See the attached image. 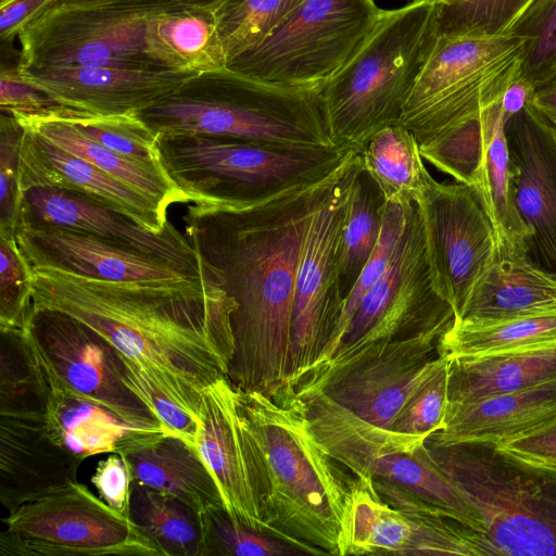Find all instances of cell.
<instances>
[{
  "instance_id": "6da1fadb",
  "label": "cell",
  "mask_w": 556,
  "mask_h": 556,
  "mask_svg": "<svg viewBox=\"0 0 556 556\" xmlns=\"http://www.w3.org/2000/svg\"><path fill=\"white\" fill-rule=\"evenodd\" d=\"M334 172L248 207L194 203L182 216L186 237L236 302L228 379L241 391L274 396L291 389L299 261L309 219Z\"/></svg>"
},
{
  "instance_id": "7a4b0ae2",
  "label": "cell",
  "mask_w": 556,
  "mask_h": 556,
  "mask_svg": "<svg viewBox=\"0 0 556 556\" xmlns=\"http://www.w3.org/2000/svg\"><path fill=\"white\" fill-rule=\"evenodd\" d=\"M33 307L91 327L199 420L203 390L228 377L236 302L211 274L180 283L108 281L33 268Z\"/></svg>"
},
{
  "instance_id": "3957f363",
  "label": "cell",
  "mask_w": 556,
  "mask_h": 556,
  "mask_svg": "<svg viewBox=\"0 0 556 556\" xmlns=\"http://www.w3.org/2000/svg\"><path fill=\"white\" fill-rule=\"evenodd\" d=\"M237 399L262 521L305 555L340 556L351 479L318 442L304 402L295 390L268 396L237 389Z\"/></svg>"
},
{
  "instance_id": "277c9868",
  "label": "cell",
  "mask_w": 556,
  "mask_h": 556,
  "mask_svg": "<svg viewBox=\"0 0 556 556\" xmlns=\"http://www.w3.org/2000/svg\"><path fill=\"white\" fill-rule=\"evenodd\" d=\"M137 115L155 136L193 134L337 146L327 127L319 89L270 84L228 66L192 76Z\"/></svg>"
},
{
  "instance_id": "5b68a950",
  "label": "cell",
  "mask_w": 556,
  "mask_h": 556,
  "mask_svg": "<svg viewBox=\"0 0 556 556\" xmlns=\"http://www.w3.org/2000/svg\"><path fill=\"white\" fill-rule=\"evenodd\" d=\"M435 5L413 1L382 10L364 45L319 89L327 127L337 146L362 150L378 130L400 123L438 37Z\"/></svg>"
},
{
  "instance_id": "8992f818",
  "label": "cell",
  "mask_w": 556,
  "mask_h": 556,
  "mask_svg": "<svg viewBox=\"0 0 556 556\" xmlns=\"http://www.w3.org/2000/svg\"><path fill=\"white\" fill-rule=\"evenodd\" d=\"M169 179L195 204L242 208L331 175L354 148L156 135Z\"/></svg>"
},
{
  "instance_id": "52a82bcc",
  "label": "cell",
  "mask_w": 556,
  "mask_h": 556,
  "mask_svg": "<svg viewBox=\"0 0 556 556\" xmlns=\"http://www.w3.org/2000/svg\"><path fill=\"white\" fill-rule=\"evenodd\" d=\"M315 437L328 455L356 479L383 481L445 516L483 533V517L433 457L427 438L374 425L319 389H295Z\"/></svg>"
},
{
  "instance_id": "ba28073f",
  "label": "cell",
  "mask_w": 556,
  "mask_h": 556,
  "mask_svg": "<svg viewBox=\"0 0 556 556\" xmlns=\"http://www.w3.org/2000/svg\"><path fill=\"white\" fill-rule=\"evenodd\" d=\"M429 448L479 508L491 556L556 555V470L513 458L494 444Z\"/></svg>"
},
{
  "instance_id": "9c48e42d",
  "label": "cell",
  "mask_w": 556,
  "mask_h": 556,
  "mask_svg": "<svg viewBox=\"0 0 556 556\" xmlns=\"http://www.w3.org/2000/svg\"><path fill=\"white\" fill-rule=\"evenodd\" d=\"M526 38L438 36L400 123L419 146L478 117L521 74Z\"/></svg>"
},
{
  "instance_id": "30bf717a",
  "label": "cell",
  "mask_w": 556,
  "mask_h": 556,
  "mask_svg": "<svg viewBox=\"0 0 556 556\" xmlns=\"http://www.w3.org/2000/svg\"><path fill=\"white\" fill-rule=\"evenodd\" d=\"M381 13L375 0H304L227 66L270 84L318 90L364 45Z\"/></svg>"
},
{
  "instance_id": "8fae6325",
  "label": "cell",
  "mask_w": 556,
  "mask_h": 556,
  "mask_svg": "<svg viewBox=\"0 0 556 556\" xmlns=\"http://www.w3.org/2000/svg\"><path fill=\"white\" fill-rule=\"evenodd\" d=\"M363 169L354 149L336 169L308 223L295 280L291 321V374L296 388L329 345L342 316L340 283L343 230L353 182Z\"/></svg>"
},
{
  "instance_id": "7c38bea8",
  "label": "cell",
  "mask_w": 556,
  "mask_h": 556,
  "mask_svg": "<svg viewBox=\"0 0 556 556\" xmlns=\"http://www.w3.org/2000/svg\"><path fill=\"white\" fill-rule=\"evenodd\" d=\"M2 522V556H162L129 516L78 481L22 504Z\"/></svg>"
},
{
  "instance_id": "4fadbf2b",
  "label": "cell",
  "mask_w": 556,
  "mask_h": 556,
  "mask_svg": "<svg viewBox=\"0 0 556 556\" xmlns=\"http://www.w3.org/2000/svg\"><path fill=\"white\" fill-rule=\"evenodd\" d=\"M454 321L452 305L435 288L422 218L413 203L389 267L362 299L327 362L432 329H450Z\"/></svg>"
},
{
  "instance_id": "5bb4252c",
  "label": "cell",
  "mask_w": 556,
  "mask_h": 556,
  "mask_svg": "<svg viewBox=\"0 0 556 556\" xmlns=\"http://www.w3.org/2000/svg\"><path fill=\"white\" fill-rule=\"evenodd\" d=\"M156 12L50 5L18 33L17 66L166 70L151 38V20Z\"/></svg>"
},
{
  "instance_id": "9a60e30c",
  "label": "cell",
  "mask_w": 556,
  "mask_h": 556,
  "mask_svg": "<svg viewBox=\"0 0 556 556\" xmlns=\"http://www.w3.org/2000/svg\"><path fill=\"white\" fill-rule=\"evenodd\" d=\"M491 556L481 532L383 481L350 480L340 556Z\"/></svg>"
},
{
  "instance_id": "2e32d148",
  "label": "cell",
  "mask_w": 556,
  "mask_h": 556,
  "mask_svg": "<svg viewBox=\"0 0 556 556\" xmlns=\"http://www.w3.org/2000/svg\"><path fill=\"white\" fill-rule=\"evenodd\" d=\"M23 333L54 386L101 406L132 428L166 432L124 383L122 354L91 327L64 312L31 306Z\"/></svg>"
},
{
  "instance_id": "e0dca14e",
  "label": "cell",
  "mask_w": 556,
  "mask_h": 556,
  "mask_svg": "<svg viewBox=\"0 0 556 556\" xmlns=\"http://www.w3.org/2000/svg\"><path fill=\"white\" fill-rule=\"evenodd\" d=\"M448 329H432L376 345L309 371L295 389H319L361 418L390 428L433 368Z\"/></svg>"
},
{
  "instance_id": "ac0fdd59",
  "label": "cell",
  "mask_w": 556,
  "mask_h": 556,
  "mask_svg": "<svg viewBox=\"0 0 556 556\" xmlns=\"http://www.w3.org/2000/svg\"><path fill=\"white\" fill-rule=\"evenodd\" d=\"M416 204L435 288L456 319L493 261V222L478 190L456 180L440 182L431 176Z\"/></svg>"
},
{
  "instance_id": "d6986e66",
  "label": "cell",
  "mask_w": 556,
  "mask_h": 556,
  "mask_svg": "<svg viewBox=\"0 0 556 556\" xmlns=\"http://www.w3.org/2000/svg\"><path fill=\"white\" fill-rule=\"evenodd\" d=\"M17 245L30 268L49 267L108 281L180 283L211 274L150 255L131 245L58 226H18Z\"/></svg>"
},
{
  "instance_id": "ffe728a7",
  "label": "cell",
  "mask_w": 556,
  "mask_h": 556,
  "mask_svg": "<svg viewBox=\"0 0 556 556\" xmlns=\"http://www.w3.org/2000/svg\"><path fill=\"white\" fill-rule=\"evenodd\" d=\"M513 199L532 231L528 256L556 278V132L529 103L505 125Z\"/></svg>"
},
{
  "instance_id": "44dd1931",
  "label": "cell",
  "mask_w": 556,
  "mask_h": 556,
  "mask_svg": "<svg viewBox=\"0 0 556 556\" xmlns=\"http://www.w3.org/2000/svg\"><path fill=\"white\" fill-rule=\"evenodd\" d=\"M18 226L83 230L194 270L207 268L186 235L172 223L162 232H152L106 204L61 188L30 187L22 190Z\"/></svg>"
},
{
  "instance_id": "7402d4cb",
  "label": "cell",
  "mask_w": 556,
  "mask_h": 556,
  "mask_svg": "<svg viewBox=\"0 0 556 556\" xmlns=\"http://www.w3.org/2000/svg\"><path fill=\"white\" fill-rule=\"evenodd\" d=\"M17 68L59 104L96 115L139 113L199 74L108 66Z\"/></svg>"
},
{
  "instance_id": "603a6c76",
  "label": "cell",
  "mask_w": 556,
  "mask_h": 556,
  "mask_svg": "<svg viewBox=\"0 0 556 556\" xmlns=\"http://www.w3.org/2000/svg\"><path fill=\"white\" fill-rule=\"evenodd\" d=\"M46 409L0 413V502L9 513L78 481L83 462L49 430Z\"/></svg>"
},
{
  "instance_id": "cb8c5ba5",
  "label": "cell",
  "mask_w": 556,
  "mask_h": 556,
  "mask_svg": "<svg viewBox=\"0 0 556 556\" xmlns=\"http://www.w3.org/2000/svg\"><path fill=\"white\" fill-rule=\"evenodd\" d=\"M24 128L20 153L21 191L30 187L61 188L106 204L152 232H162L169 225L168 207L157 200Z\"/></svg>"
},
{
  "instance_id": "d4e9b609",
  "label": "cell",
  "mask_w": 556,
  "mask_h": 556,
  "mask_svg": "<svg viewBox=\"0 0 556 556\" xmlns=\"http://www.w3.org/2000/svg\"><path fill=\"white\" fill-rule=\"evenodd\" d=\"M197 448L218 484L228 516L245 527L273 535L258 514L237 389L228 377L218 379L202 392Z\"/></svg>"
},
{
  "instance_id": "484cf974",
  "label": "cell",
  "mask_w": 556,
  "mask_h": 556,
  "mask_svg": "<svg viewBox=\"0 0 556 556\" xmlns=\"http://www.w3.org/2000/svg\"><path fill=\"white\" fill-rule=\"evenodd\" d=\"M552 313L556 278L532 263L526 244L502 239L454 323L483 325Z\"/></svg>"
},
{
  "instance_id": "4316f807",
  "label": "cell",
  "mask_w": 556,
  "mask_h": 556,
  "mask_svg": "<svg viewBox=\"0 0 556 556\" xmlns=\"http://www.w3.org/2000/svg\"><path fill=\"white\" fill-rule=\"evenodd\" d=\"M131 481L173 495L198 514L225 509L222 493L195 445L167 432L138 431L118 452Z\"/></svg>"
},
{
  "instance_id": "83f0119b",
  "label": "cell",
  "mask_w": 556,
  "mask_h": 556,
  "mask_svg": "<svg viewBox=\"0 0 556 556\" xmlns=\"http://www.w3.org/2000/svg\"><path fill=\"white\" fill-rule=\"evenodd\" d=\"M556 419V380L538 387L447 405L444 426L426 443L443 447L463 443L501 444Z\"/></svg>"
},
{
  "instance_id": "f1b7e54d",
  "label": "cell",
  "mask_w": 556,
  "mask_h": 556,
  "mask_svg": "<svg viewBox=\"0 0 556 556\" xmlns=\"http://www.w3.org/2000/svg\"><path fill=\"white\" fill-rule=\"evenodd\" d=\"M448 357L447 405L520 392L556 380V343Z\"/></svg>"
},
{
  "instance_id": "f546056e",
  "label": "cell",
  "mask_w": 556,
  "mask_h": 556,
  "mask_svg": "<svg viewBox=\"0 0 556 556\" xmlns=\"http://www.w3.org/2000/svg\"><path fill=\"white\" fill-rule=\"evenodd\" d=\"M26 128L72 154L93 164L126 185L157 200L165 206L188 203V198L169 179L163 167L138 162L86 137L63 117L53 113L40 117H16Z\"/></svg>"
},
{
  "instance_id": "4dcf8cb0",
  "label": "cell",
  "mask_w": 556,
  "mask_h": 556,
  "mask_svg": "<svg viewBox=\"0 0 556 556\" xmlns=\"http://www.w3.org/2000/svg\"><path fill=\"white\" fill-rule=\"evenodd\" d=\"M48 381L47 426L80 462L97 454L117 453L127 440L141 431L101 406L54 386L49 378Z\"/></svg>"
},
{
  "instance_id": "1f68e13d",
  "label": "cell",
  "mask_w": 556,
  "mask_h": 556,
  "mask_svg": "<svg viewBox=\"0 0 556 556\" xmlns=\"http://www.w3.org/2000/svg\"><path fill=\"white\" fill-rule=\"evenodd\" d=\"M361 155L386 202L400 206L417 203L431 175L410 130L401 123L383 127L369 138Z\"/></svg>"
},
{
  "instance_id": "d6a6232c",
  "label": "cell",
  "mask_w": 556,
  "mask_h": 556,
  "mask_svg": "<svg viewBox=\"0 0 556 556\" xmlns=\"http://www.w3.org/2000/svg\"><path fill=\"white\" fill-rule=\"evenodd\" d=\"M213 8H181L155 14L153 27L168 70L203 73L227 66Z\"/></svg>"
},
{
  "instance_id": "836d02e7",
  "label": "cell",
  "mask_w": 556,
  "mask_h": 556,
  "mask_svg": "<svg viewBox=\"0 0 556 556\" xmlns=\"http://www.w3.org/2000/svg\"><path fill=\"white\" fill-rule=\"evenodd\" d=\"M129 517L162 556H203L201 515L179 498L131 481Z\"/></svg>"
},
{
  "instance_id": "e575fe53",
  "label": "cell",
  "mask_w": 556,
  "mask_h": 556,
  "mask_svg": "<svg viewBox=\"0 0 556 556\" xmlns=\"http://www.w3.org/2000/svg\"><path fill=\"white\" fill-rule=\"evenodd\" d=\"M505 125L500 101L491 115L478 192L493 222L497 240L527 245L532 231L519 216L513 199Z\"/></svg>"
},
{
  "instance_id": "d590c367",
  "label": "cell",
  "mask_w": 556,
  "mask_h": 556,
  "mask_svg": "<svg viewBox=\"0 0 556 556\" xmlns=\"http://www.w3.org/2000/svg\"><path fill=\"white\" fill-rule=\"evenodd\" d=\"M556 343V313L483 325L454 323L439 352L448 356L484 355Z\"/></svg>"
},
{
  "instance_id": "8d00e7d4",
  "label": "cell",
  "mask_w": 556,
  "mask_h": 556,
  "mask_svg": "<svg viewBox=\"0 0 556 556\" xmlns=\"http://www.w3.org/2000/svg\"><path fill=\"white\" fill-rule=\"evenodd\" d=\"M386 200L363 169L356 176L343 230L340 283L344 299L369 261L380 235Z\"/></svg>"
},
{
  "instance_id": "74e56055",
  "label": "cell",
  "mask_w": 556,
  "mask_h": 556,
  "mask_svg": "<svg viewBox=\"0 0 556 556\" xmlns=\"http://www.w3.org/2000/svg\"><path fill=\"white\" fill-rule=\"evenodd\" d=\"M543 0H443L435 5L437 35H510Z\"/></svg>"
},
{
  "instance_id": "f35d334b",
  "label": "cell",
  "mask_w": 556,
  "mask_h": 556,
  "mask_svg": "<svg viewBox=\"0 0 556 556\" xmlns=\"http://www.w3.org/2000/svg\"><path fill=\"white\" fill-rule=\"evenodd\" d=\"M304 0H219L213 13L227 64L280 25Z\"/></svg>"
},
{
  "instance_id": "ab89813d",
  "label": "cell",
  "mask_w": 556,
  "mask_h": 556,
  "mask_svg": "<svg viewBox=\"0 0 556 556\" xmlns=\"http://www.w3.org/2000/svg\"><path fill=\"white\" fill-rule=\"evenodd\" d=\"M494 105L483 110L478 117L446 131L427 144L419 146L422 159L454 180L478 190Z\"/></svg>"
},
{
  "instance_id": "60d3db41",
  "label": "cell",
  "mask_w": 556,
  "mask_h": 556,
  "mask_svg": "<svg viewBox=\"0 0 556 556\" xmlns=\"http://www.w3.org/2000/svg\"><path fill=\"white\" fill-rule=\"evenodd\" d=\"M55 114L63 117L86 137L125 157L162 166L156 136L137 113L96 115L64 106Z\"/></svg>"
},
{
  "instance_id": "b9f144b4",
  "label": "cell",
  "mask_w": 556,
  "mask_h": 556,
  "mask_svg": "<svg viewBox=\"0 0 556 556\" xmlns=\"http://www.w3.org/2000/svg\"><path fill=\"white\" fill-rule=\"evenodd\" d=\"M203 556L305 555L292 544L233 521L224 508L201 514Z\"/></svg>"
},
{
  "instance_id": "7bdbcfd3",
  "label": "cell",
  "mask_w": 556,
  "mask_h": 556,
  "mask_svg": "<svg viewBox=\"0 0 556 556\" xmlns=\"http://www.w3.org/2000/svg\"><path fill=\"white\" fill-rule=\"evenodd\" d=\"M407 208L408 206L386 202L382 226L376 248L355 285L344 299L342 316L329 345L308 372L332 356L362 299L389 267L405 226Z\"/></svg>"
},
{
  "instance_id": "ee69618b",
  "label": "cell",
  "mask_w": 556,
  "mask_h": 556,
  "mask_svg": "<svg viewBox=\"0 0 556 556\" xmlns=\"http://www.w3.org/2000/svg\"><path fill=\"white\" fill-rule=\"evenodd\" d=\"M450 357L440 354L431 371L406 400L389 429L429 438L444 426Z\"/></svg>"
},
{
  "instance_id": "f6af8a7d",
  "label": "cell",
  "mask_w": 556,
  "mask_h": 556,
  "mask_svg": "<svg viewBox=\"0 0 556 556\" xmlns=\"http://www.w3.org/2000/svg\"><path fill=\"white\" fill-rule=\"evenodd\" d=\"M511 35L527 39L521 77L534 90L556 77V0H543Z\"/></svg>"
},
{
  "instance_id": "bcb514c9",
  "label": "cell",
  "mask_w": 556,
  "mask_h": 556,
  "mask_svg": "<svg viewBox=\"0 0 556 556\" xmlns=\"http://www.w3.org/2000/svg\"><path fill=\"white\" fill-rule=\"evenodd\" d=\"M33 305V270L16 239L0 237V329L23 330Z\"/></svg>"
},
{
  "instance_id": "7dc6e473",
  "label": "cell",
  "mask_w": 556,
  "mask_h": 556,
  "mask_svg": "<svg viewBox=\"0 0 556 556\" xmlns=\"http://www.w3.org/2000/svg\"><path fill=\"white\" fill-rule=\"evenodd\" d=\"M24 126L11 114L0 115V237L15 238L21 204L20 153Z\"/></svg>"
},
{
  "instance_id": "c3c4849f",
  "label": "cell",
  "mask_w": 556,
  "mask_h": 556,
  "mask_svg": "<svg viewBox=\"0 0 556 556\" xmlns=\"http://www.w3.org/2000/svg\"><path fill=\"white\" fill-rule=\"evenodd\" d=\"M123 356V355H122ZM124 383L134 391L159 418L167 433L178 435L197 446L199 420L124 356Z\"/></svg>"
},
{
  "instance_id": "681fc988",
  "label": "cell",
  "mask_w": 556,
  "mask_h": 556,
  "mask_svg": "<svg viewBox=\"0 0 556 556\" xmlns=\"http://www.w3.org/2000/svg\"><path fill=\"white\" fill-rule=\"evenodd\" d=\"M64 105L27 83L20 74L17 61L0 70V111L14 117H40L60 111Z\"/></svg>"
},
{
  "instance_id": "f907efd6",
  "label": "cell",
  "mask_w": 556,
  "mask_h": 556,
  "mask_svg": "<svg viewBox=\"0 0 556 556\" xmlns=\"http://www.w3.org/2000/svg\"><path fill=\"white\" fill-rule=\"evenodd\" d=\"M91 482L105 504L129 516L131 475L123 455L110 453L105 459L99 462Z\"/></svg>"
},
{
  "instance_id": "816d5d0a",
  "label": "cell",
  "mask_w": 556,
  "mask_h": 556,
  "mask_svg": "<svg viewBox=\"0 0 556 556\" xmlns=\"http://www.w3.org/2000/svg\"><path fill=\"white\" fill-rule=\"evenodd\" d=\"M518 460L556 470V419L516 439L495 445Z\"/></svg>"
},
{
  "instance_id": "f5cc1de1",
  "label": "cell",
  "mask_w": 556,
  "mask_h": 556,
  "mask_svg": "<svg viewBox=\"0 0 556 556\" xmlns=\"http://www.w3.org/2000/svg\"><path fill=\"white\" fill-rule=\"evenodd\" d=\"M56 0H12L0 7V41L11 45L18 33Z\"/></svg>"
},
{
  "instance_id": "db71d44e",
  "label": "cell",
  "mask_w": 556,
  "mask_h": 556,
  "mask_svg": "<svg viewBox=\"0 0 556 556\" xmlns=\"http://www.w3.org/2000/svg\"><path fill=\"white\" fill-rule=\"evenodd\" d=\"M219 0H56L52 5L110 7L136 11H168L191 7H214Z\"/></svg>"
},
{
  "instance_id": "11a10c76",
  "label": "cell",
  "mask_w": 556,
  "mask_h": 556,
  "mask_svg": "<svg viewBox=\"0 0 556 556\" xmlns=\"http://www.w3.org/2000/svg\"><path fill=\"white\" fill-rule=\"evenodd\" d=\"M533 91L534 89L521 77V74L507 86L501 100L505 123L525 109Z\"/></svg>"
},
{
  "instance_id": "9f6ffc18",
  "label": "cell",
  "mask_w": 556,
  "mask_h": 556,
  "mask_svg": "<svg viewBox=\"0 0 556 556\" xmlns=\"http://www.w3.org/2000/svg\"><path fill=\"white\" fill-rule=\"evenodd\" d=\"M530 104L551 125H556V77L533 91Z\"/></svg>"
},
{
  "instance_id": "6f0895ef",
  "label": "cell",
  "mask_w": 556,
  "mask_h": 556,
  "mask_svg": "<svg viewBox=\"0 0 556 556\" xmlns=\"http://www.w3.org/2000/svg\"><path fill=\"white\" fill-rule=\"evenodd\" d=\"M414 1H430V2H434V3H439V2H442L443 0H414Z\"/></svg>"
},
{
  "instance_id": "680465c9",
  "label": "cell",
  "mask_w": 556,
  "mask_h": 556,
  "mask_svg": "<svg viewBox=\"0 0 556 556\" xmlns=\"http://www.w3.org/2000/svg\"><path fill=\"white\" fill-rule=\"evenodd\" d=\"M11 1L12 0H0V7L4 5V4H7V3L11 2Z\"/></svg>"
},
{
  "instance_id": "91938a15",
  "label": "cell",
  "mask_w": 556,
  "mask_h": 556,
  "mask_svg": "<svg viewBox=\"0 0 556 556\" xmlns=\"http://www.w3.org/2000/svg\"><path fill=\"white\" fill-rule=\"evenodd\" d=\"M552 126H553V125H552ZM553 127H554V129H555V132H556V125H555V126H553Z\"/></svg>"
}]
</instances>
